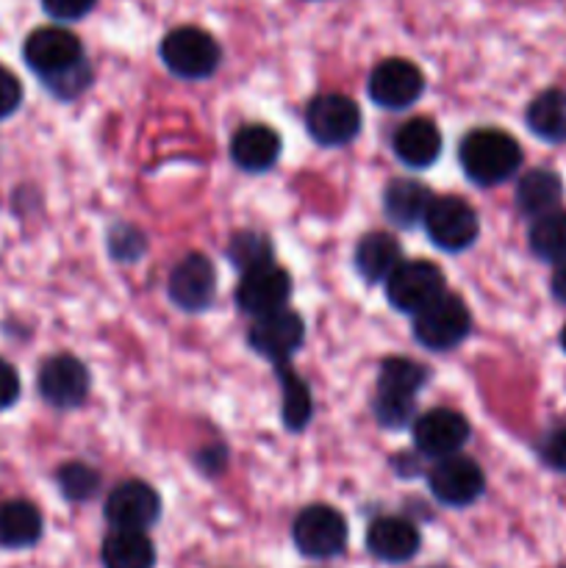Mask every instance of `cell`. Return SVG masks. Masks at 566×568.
Here are the masks:
<instances>
[{
	"instance_id": "cell-8",
	"label": "cell",
	"mask_w": 566,
	"mask_h": 568,
	"mask_svg": "<svg viewBox=\"0 0 566 568\" xmlns=\"http://www.w3.org/2000/svg\"><path fill=\"white\" fill-rule=\"evenodd\" d=\"M294 544L305 558H333L347 544L344 516L327 505H311L294 521Z\"/></svg>"
},
{
	"instance_id": "cell-3",
	"label": "cell",
	"mask_w": 566,
	"mask_h": 568,
	"mask_svg": "<svg viewBox=\"0 0 566 568\" xmlns=\"http://www.w3.org/2000/svg\"><path fill=\"white\" fill-rule=\"evenodd\" d=\"M161 59H164V64L175 75L198 81V78H209L220 67V44L214 42L211 33L192 26H183L164 37V42H161Z\"/></svg>"
},
{
	"instance_id": "cell-10",
	"label": "cell",
	"mask_w": 566,
	"mask_h": 568,
	"mask_svg": "<svg viewBox=\"0 0 566 568\" xmlns=\"http://www.w3.org/2000/svg\"><path fill=\"white\" fill-rule=\"evenodd\" d=\"M161 514V497L142 480L120 483L105 499V519L114 530L144 532Z\"/></svg>"
},
{
	"instance_id": "cell-35",
	"label": "cell",
	"mask_w": 566,
	"mask_h": 568,
	"mask_svg": "<svg viewBox=\"0 0 566 568\" xmlns=\"http://www.w3.org/2000/svg\"><path fill=\"white\" fill-rule=\"evenodd\" d=\"M17 397H20V377H17V369L11 364H6V361H0V410L14 405Z\"/></svg>"
},
{
	"instance_id": "cell-28",
	"label": "cell",
	"mask_w": 566,
	"mask_h": 568,
	"mask_svg": "<svg viewBox=\"0 0 566 568\" xmlns=\"http://www.w3.org/2000/svg\"><path fill=\"white\" fill-rule=\"evenodd\" d=\"M277 375H281V386H283V425L289 430H303L311 419V394L309 386L289 369L286 364L277 366Z\"/></svg>"
},
{
	"instance_id": "cell-12",
	"label": "cell",
	"mask_w": 566,
	"mask_h": 568,
	"mask_svg": "<svg viewBox=\"0 0 566 568\" xmlns=\"http://www.w3.org/2000/svg\"><path fill=\"white\" fill-rule=\"evenodd\" d=\"M303 320L294 311L281 308L266 316H259V322L250 331V347L259 355H264L266 361H272L275 366H281L292 358V353L303 344Z\"/></svg>"
},
{
	"instance_id": "cell-21",
	"label": "cell",
	"mask_w": 566,
	"mask_h": 568,
	"mask_svg": "<svg viewBox=\"0 0 566 568\" xmlns=\"http://www.w3.org/2000/svg\"><path fill=\"white\" fill-rule=\"evenodd\" d=\"M431 203V192L416 181H392L383 194V211L397 227H414L416 222H425Z\"/></svg>"
},
{
	"instance_id": "cell-27",
	"label": "cell",
	"mask_w": 566,
	"mask_h": 568,
	"mask_svg": "<svg viewBox=\"0 0 566 568\" xmlns=\"http://www.w3.org/2000/svg\"><path fill=\"white\" fill-rule=\"evenodd\" d=\"M427 369L405 358H392L381 366L377 377V394H392V397L414 399L416 392L425 386Z\"/></svg>"
},
{
	"instance_id": "cell-23",
	"label": "cell",
	"mask_w": 566,
	"mask_h": 568,
	"mask_svg": "<svg viewBox=\"0 0 566 568\" xmlns=\"http://www.w3.org/2000/svg\"><path fill=\"white\" fill-rule=\"evenodd\" d=\"M400 264V244L388 233H370L355 247V270L366 283L388 281Z\"/></svg>"
},
{
	"instance_id": "cell-14",
	"label": "cell",
	"mask_w": 566,
	"mask_h": 568,
	"mask_svg": "<svg viewBox=\"0 0 566 568\" xmlns=\"http://www.w3.org/2000/svg\"><path fill=\"white\" fill-rule=\"evenodd\" d=\"M39 394L53 408H78L89 394V372L72 355H53L39 369Z\"/></svg>"
},
{
	"instance_id": "cell-2",
	"label": "cell",
	"mask_w": 566,
	"mask_h": 568,
	"mask_svg": "<svg viewBox=\"0 0 566 568\" xmlns=\"http://www.w3.org/2000/svg\"><path fill=\"white\" fill-rule=\"evenodd\" d=\"M466 178L477 186H497L522 166V150L514 136L497 128H477L466 133L458 150Z\"/></svg>"
},
{
	"instance_id": "cell-9",
	"label": "cell",
	"mask_w": 566,
	"mask_h": 568,
	"mask_svg": "<svg viewBox=\"0 0 566 568\" xmlns=\"http://www.w3.org/2000/svg\"><path fill=\"white\" fill-rule=\"evenodd\" d=\"M422 89H425V75L408 59L381 61L370 75V98L381 109H408L422 98Z\"/></svg>"
},
{
	"instance_id": "cell-26",
	"label": "cell",
	"mask_w": 566,
	"mask_h": 568,
	"mask_svg": "<svg viewBox=\"0 0 566 568\" xmlns=\"http://www.w3.org/2000/svg\"><path fill=\"white\" fill-rule=\"evenodd\" d=\"M530 250L547 264H566V211H549L533 220Z\"/></svg>"
},
{
	"instance_id": "cell-25",
	"label": "cell",
	"mask_w": 566,
	"mask_h": 568,
	"mask_svg": "<svg viewBox=\"0 0 566 568\" xmlns=\"http://www.w3.org/2000/svg\"><path fill=\"white\" fill-rule=\"evenodd\" d=\"M527 128L544 142H566V92L547 89L527 105Z\"/></svg>"
},
{
	"instance_id": "cell-7",
	"label": "cell",
	"mask_w": 566,
	"mask_h": 568,
	"mask_svg": "<svg viewBox=\"0 0 566 568\" xmlns=\"http://www.w3.org/2000/svg\"><path fill=\"white\" fill-rule=\"evenodd\" d=\"M425 231L436 247L458 253V250L472 247L481 225H477V214L469 203H464L461 197H438L433 200L425 214Z\"/></svg>"
},
{
	"instance_id": "cell-32",
	"label": "cell",
	"mask_w": 566,
	"mask_h": 568,
	"mask_svg": "<svg viewBox=\"0 0 566 568\" xmlns=\"http://www.w3.org/2000/svg\"><path fill=\"white\" fill-rule=\"evenodd\" d=\"M22 103V83L11 70L0 67V120L14 114Z\"/></svg>"
},
{
	"instance_id": "cell-33",
	"label": "cell",
	"mask_w": 566,
	"mask_h": 568,
	"mask_svg": "<svg viewBox=\"0 0 566 568\" xmlns=\"http://www.w3.org/2000/svg\"><path fill=\"white\" fill-rule=\"evenodd\" d=\"M98 0H42L44 11L55 20H81L94 9Z\"/></svg>"
},
{
	"instance_id": "cell-24",
	"label": "cell",
	"mask_w": 566,
	"mask_h": 568,
	"mask_svg": "<svg viewBox=\"0 0 566 568\" xmlns=\"http://www.w3.org/2000/svg\"><path fill=\"white\" fill-rule=\"evenodd\" d=\"M155 547L144 532L114 530L103 544L105 568H153Z\"/></svg>"
},
{
	"instance_id": "cell-15",
	"label": "cell",
	"mask_w": 566,
	"mask_h": 568,
	"mask_svg": "<svg viewBox=\"0 0 566 568\" xmlns=\"http://www.w3.org/2000/svg\"><path fill=\"white\" fill-rule=\"evenodd\" d=\"M289 294H292V277H289V272L275 264H266L259 266V270L244 272L242 283L236 288V305L244 314L266 316L272 311H281Z\"/></svg>"
},
{
	"instance_id": "cell-1",
	"label": "cell",
	"mask_w": 566,
	"mask_h": 568,
	"mask_svg": "<svg viewBox=\"0 0 566 568\" xmlns=\"http://www.w3.org/2000/svg\"><path fill=\"white\" fill-rule=\"evenodd\" d=\"M28 67L59 98H75L89 83V64L75 33L64 28H37L22 48Z\"/></svg>"
},
{
	"instance_id": "cell-34",
	"label": "cell",
	"mask_w": 566,
	"mask_h": 568,
	"mask_svg": "<svg viewBox=\"0 0 566 568\" xmlns=\"http://www.w3.org/2000/svg\"><path fill=\"white\" fill-rule=\"evenodd\" d=\"M542 455L544 460H547V466H553L555 471L566 475V425L558 427L555 433H549V438L542 447Z\"/></svg>"
},
{
	"instance_id": "cell-11",
	"label": "cell",
	"mask_w": 566,
	"mask_h": 568,
	"mask_svg": "<svg viewBox=\"0 0 566 568\" xmlns=\"http://www.w3.org/2000/svg\"><path fill=\"white\" fill-rule=\"evenodd\" d=\"M427 483H431L433 497L442 505H449V508H466V505L475 503L483 494V488H486L481 466L472 458H464V455H453V458L438 460L431 469Z\"/></svg>"
},
{
	"instance_id": "cell-4",
	"label": "cell",
	"mask_w": 566,
	"mask_h": 568,
	"mask_svg": "<svg viewBox=\"0 0 566 568\" xmlns=\"http://www.w3.org/2000/svg\"><path fill=\"white\" fill-rule=\"evenodd\" d=\"M472 320L466 305L461 303L455 294H442L436 303L422 308L414 320V336L422 347L436 349V353H447V349L458 347L469 333Z\"/></svg>"
},
{
	"instance_id": "cell-5",
	"label": "cell",
	"mask_w": 566,
	"mask_h": 568,
	"mask_svg": "<svg viewBox=\"0 0 566 568\" xmlns=\"http://www.w3.org/2000/svg\"><path fill=\"white\" fill-rule=\"evenodd\" d=\"M444 294V275L431 261H403L386 281V297L403 314H420Z\"/></svg>"
},
{
	"instance_id": "cell-22",
	"label": "cell",
	"mask_w": 566,
	"mask_h": 568,
	"mask_svg": "<svg viewBox=\"0 0 566 568\" xmlns=\"http://www.w3.org/2000/svg\"><path fill=\"white\" fill-rule=\"evenodd\" d=\"M560 194H564V183L555 172L530 170L527 175H522L519 186H516V205L522 214L538 220L549 211H558Z\"/></svg>"
},
{
	"instance_id": "cell-36",
	"label": "cell",
	"mask_w": 566,
	"mask_h": 568,
	"mask_svg": "<svg viewBox=\"0 0 566 568\" xmlns=\"http://www.w3.org/2000/svg\"><path fill=\"white\" fill-rule=\"evenodd\" d=\"M553 297L566 305V264H558L553 275Z\"/></svg>"
},
{
	"instance_id": "cell-18",
	"label": "cell",
	"mask_w": 566,
	"mask_h": 568,
	"mask_svg": "<svg viewBox=\"0 0 566 568\" xmlns=\"http://www.w3.org/2000/svg\"><path fill=\"white\" fill-rule=\"evenodd\" d=\"M281 155V139L266 125H244L231 139V159L244 172H266Z\"/></svg>"
},
{
	"instance_id": "cell-16",
	"label": "cell",
	"mask_w": 566,
	"mask_h": 568,
	"mask_svg": "<svg viewBox=\"0 0 566 568\" xmlns=\"http://www.w3.org/2000/svg\"><path fill=\"white\" fill-rule=\"evenodd\" d=\"M216 275L205 255H186L170 275V297L183 311H203L214 300Z\"/></svg>"
},
{
	"instance_id": "cell-30",
	"label": "cell",
	"mask_w": 566,
	"mask_h": 568,
	"mask_svg": "<svg viewBox=\"0 0 566 568\" xmlns=\"http://www.w3.org/2000/svg\"><path fill=\"white\" fill-rule=\"evenodd\" d=\"M59 488L70 503H87L100 491V477L87 464H67L59 471Z\"/></svg>"
},
{
	"instance_id": "cell-17",
	"label": "cell",
	"mask_w": 566,
	"mask_h": 568,
	"mask_svg": "<svg viewBox=\"0 0 566 568\" xmlns=\"http://www.w3.org/2000/svg\"><path fill=\"white\" fill-rule=\"evenodd\" d=\"M366 549L386 564H405L420 549V530L397 516H383L366 530Z\"/></svg>"
},
{
	"instance_id": "cell-29",
	"label": "cell",
	"mask_w": 566,
	"mask_h": 568,
	"mask_svg": "<svg viewBox=\"0 0 566 568\" xmlns=\"http://www.w3.org/2000/svg\"><path fill=\"white\" fill-rule=\"evenodd\" d=\"M228 258L233 261L236 270L250 272L259 270V266L272 264V247L264 236H259V233H239L231 242Z\"/></svg>"
},
{
	"instance_id": "cell-13",
	"label": "cell",
	"mask_w": 566,
	"mask_h": 568,
	"mask_svg": "<svg viewBox=\"0 0 566 568\" xmlns=\"http://www.w3.org/2000/svg\"><path fill=\"white\" fill-rule=\"evenodd\" d=\"M469 438V425L461 414L449 408L427 410L414 425V444L427 458H453Z\"/></svg>"
},
{
	"instance_id": "cell-31",
	"label": "cell",
	"mask_w": 566,
	"mask_h": 568,
	"mask_svg": "<svg viewBox=\"0 0 566 568\" xmlns=\"http://www.w3.org/2000/svg\"><path fill=\"white\" fill-rule=\"evenodd\" d=\"M414 399L392 397V394H377L375 416L383 427H405L414 419Z\"/></svg>"
},
{
	"instance_id": "cell-19",
	"label": "cell",
	"mask_w": 566,
	"mask_h": 568,
	"mask_svg": "<svg viewBox=\"0 0 566 568\" xmlns=\"http://www.w3.org/2000/svg\"><path fill=\"white\" fill-rule=\"evenodd\" d=\"M394 153L411 170H425L442 153V133L425 116L408 120L394 136Z\"/></svg>"
},
{
	"instance_id": "cell-37",
	"label": "cell",
	"mask_w": 566,
	"mask_h": 568,
	"mask_svg": "<svg viewBox=\"0 0 566 568\" xmlns=\"http://www.w3.org/2000/svg\"><path fill=\"white\" fill-rule=\"evenodd\" d=\"M560 347L566 349V327H564V331H560Z\"/></svg>"
},
{
	"instance_id": "cell-6",
	"label": "cell",
	"mask_w": 566,
	"mask_h": 568,
	"mask_svg": "<svg viewBox=\"0 0 566 568\" xmlns=\"http://www.w3.org/2000/svg\"><path fill=\"white\" fill-rule=\"evenodd\" d=\"M305 125L322 148H342L358 136L361 111L344 94H320L305 109Z\"/></svg>"
},
{
	"instance_id": "cell-20",
	"label": "cell",
	"mask_w": 566,
	"mask_h": 568,
	"mask_svg": "<svg viewBox=\"0 0 566 568\" xmlns=\"http://www.w3.org/2000/svg\"><path fill=\"white\" fill-rule=\"evenodd\" d=\"M42 538V514L26 499L0 505V547L26 549Z\"/></svg>"
}]
</instances>
